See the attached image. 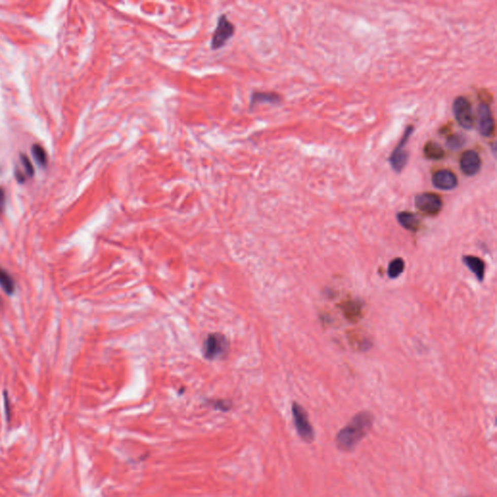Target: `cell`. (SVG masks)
I'll list each match as a JSON object with an SVG mask.
<instances>
[{
	"instance_id": "cell-10",
	"label": "cell",
	"mask_w": 497,
	"mask_h": 497,
	"mask_svg": "<svg viewBox=\"0 0 497 497\" xmlns=\"http://www.w3.org/2000/svg\"><path fill=\"white\" fill-rule=\"evenodd\" d=\"M432 184L436 188L451 190L457 186V178L450 170H439L432 177Z\"/></svg>"
},
{
	"instance_id": "cell-3",
	"label": "cell",
	"mask_w": 497,
	"mask_h": 497,
	"mask_svg": "<svg viewBox=\"0 0 497 497\" xmlns=\"http://www.w3.org/2000/svg\"><path fill=\"white\" fill-rule=\"evenodd\" d=\"M227 349L228 341L221 333H212L203 343V354L210 360L221 357L226 354Z\"/></svg>"
},
{
	"instance_id": "cell-24",
	"label": "cell",
	"mask_w": 497,
	"mask_h": 497,
	"mask_svg": "<svg viewBox=\"0 0 497 497\" xmlns=\"http://www.w3.org/2000/svg\"><path fill=\"white\" fill-rule=\"evenodd\" d=\"M459 497H475V496H459Z\"/></svg>"
},
{
	"instance_id": "cell-6",
	"label": "cell",
	"mask_w": 497,
	"mask_h": 497,
	"mask_svg": "<svg viewBox=\"0 0 497 497\" xmlns=\"http://www.w3.org/2000/svg\"><path fill=\"white\" fill-rule=\"evenodd\" d=\"M415 206L423 215L436 216L442 210V198L432 192L420 193L415 197Z\"/></svg>"
},
{
	"instance_id": "cell-13",
	"label": "cell",
	"mask_w": 497,
	"mask_h": 497,
	"mask_svg": "<svg viewBox=\"0 0 497 497\" xmlns=\"http://www.w3.org/2000/svg\"><path fill=\"white\" fill-rule=\"evenodd\" d=\"M281 102V96L275 92H264V91H254L251 96V104L253 107L256 104H278Z\"/></svg>"
},
{
	"instance_id": "cell-7",
	"label": "cell",
	"mask_w": 497,
	"mask_h": 497,
	"mask_svg": "<svg viewBox=\"0 0 497 497\" xmlns=\"http://www.w3.org/2000/svg\"><path fill=\"white\" fill-rule=\"evenodd\" d=\"M412 132H413V126L409 125V126L406 127V129H405V132L403 134V137H402L401 141L398 143L397 146L394 149V151L392 152V154H391L390 157H389V163H390V165L392 167V169L395 172H397V173L401 172L403 170V168L406 166V163H407L408 155L405 152L404 148H405V145L407 143L409 137H410V135L412 134Z\"/></svg>"
},
{
	"instance_id": "cell-21",
	"label": "cell",
	"mask_w": 497,
	"mask_h": 497,
	"mask_svg": "<svg viewBox=\"0 0 497 497\" xmlns=\"http://www.w3.org/2000/svg\"><path fill=\"white\" fill-rule=\"evenodd\" d=\"M212 406L215 409H220L221 411H227L229 409L228 404H226L223 401H213Z\"/></svg>"
},
{
	"instance_id": "cell-9",
	"label": "cell",
	"mask_w": 497,
	"mask_h": 497,
	"mask_svg": "<svg viewBox=\"0 0 497 497\" xmlns=\"http://www.w3.org/2000/svg\"><path fill=\"white\" fill-rule=\"evenodd\" d=\"M460 169L466 176H474L476 175L482 166V160L480 158V155L476 153L475 151L469 150L464 152L461 157H460Z\"/></svg>"
},
{
	"instance_id": "cell-17",
	"label": "cell",
	"mask_w": 497,
	"mask_h": 497,
	"mask_svg": "<svg viewBox=\"0 0 497 497\" xmlns=\"http://www.w3.org/2000/svg\"><path fill=\"white\" fill-rule=\"evenodd\" d=\"M31 153L38 165L43 166V167L47 165V154L44 148L41 145L39 144L34 145L31 148Z\"/></svg>"
},
{
	"instance_id": "cell-4",
	"label": "cell",
	"mask_w": 497,
	"mask_h": 497,
	"mask_svg": "<svg viewBox=\"0 0 497 497\" xmlns=\"http://www.w3.org/2000/svg\"><path fill=\"white\" fill-rule=\"evenodd\" d=\"M234 32L235 26L233 25V23L227 19L225 15H221L217 22L214 34L212 35L211 48L213 50L221 49L234 35Z\"/></svg>"
},
{
	"instance_id": "cell-15",
	"label": "cell",
	"mask_w": 497,
	"mask_h": 497,
	"mask_svg": "<svg viewBox=\"0 0 497 497\" xmlns=\"http://www.w3.org/2000/svg\"><path fill=\"white\" fill-rule=\"evenodd\" d=\"M0 287L7 293L13 294L15 291V282L11 275L0 267Z\"/></svg>"
},
{
	"instance_id": "cell-25",
	"label": "cell",
	"mask_w": 497,
	"mask_h": 497,
	"mask_svg": "<svg viewBox=\"0 0 497 497\" xmlns=\"http://www.w3.org/2000/svg\"><path fill=\"white\" fill-rule=\"evenodd\" d=\"M0 304H1V299H0Z\"/></svg>"
},
{
	"instance_id": "cell-1",
	"label": "cell",
	"mask_w": 497,
	"mask_h": 497,
	"mask_svg": "<svg viewBox=\"0 0 497 497\" xmlns=\"http://www.w3.org/2000/svg\"><path fill=\"white\" fill-rule=\"evenodd\" d=\"M373 424L374 416L370 412L362 411L355 414L348 423L337 432L335 437L337 449L344 453L353 452L356 446L371 431Z\"/></svg>"
},
{
	"instance_id": "cell-23",
	"label": "cell",
	"mask_w": 497,
	"mask_h": 497,
	"mask_svg": "<svg viewBox=\"0 0 497 497\" xmlns=\"http://www.w3.org/2000/svg\"><path fill=\"white\" fill-rule=\"evenodd\" d=\"M4 400H5V409H6V414H7V419H10V405H9V398L7 397V393L5 392L4 394Z\"/></svg>"
},
{
	"instance_id": "cell-19",
	"label": "cell",
	"mask_w": 497,
	"mask_h": 497,
	"mask_svg": "<svg viewBox=\"0 0 497 497\" xmlns=\"http://www.w3.org/2000/svg\"><path fill=\"white\" fill-rule=\"evenodd\" d=\"M464 143H465V139H464L462 135H459V134L452 135L447 140V146L452 150H457V149L461 148Z\"/></svg>"
},
{
	"instance_id": "cell-2",
	"label": "cell",
	"mask_w": 497,
	"mask_h": 497,
	"mask_svg": "<svg viewBox=\"0 0 497 497\" xmlns=\"http://www.w3.org/2000/svg\"><path fill=\"white\" fill-rule=\"evenodd\" d=\"M291 414L295 430L301 440L307 444L314 442L316 433L306 410L297 402H293L291 406Z\"/></svg>"
},
{
	"instance_id": "cell-18",
	"label": "cell",
	"mask_w": 497,
	"mask_h": 497,
	"mask_svg": "<svg viewBox=\"0 0 497 497\" xmlns=\"http://www.w3.org/2000/svg\"><path fill=\"white\" fill-rule=\"evenodd\" d=\"M343 309L349 320H355L360 315L361 307L358 305L357 302H348L346 305H344Z\"/></svg>"
},
{
	"instance_id": "cell-8",
	"label": "cell",
	"mask_w": 497,
	"mask_h": 497,
	"mask_svg": "<svg viewBox=\"0 0 497 497\" xmlns=\"http://www.w3.org/2000/svg\"><path fill=\"white\" fill-rule=\"evenodd\" d=\"M478 129L484 137L491 136L494 131V121L486 103H481L478 107Z\"/></svg>"
},
{
	"instance_id": "cell-22",
	"label": "cell",
	"mask_w": 497,
	"mask_h": 497,
	"mask_svg": "<svg viewBox=\"0 0 497 497\" xmlns=\"http://www.w3.org/2000/svg\"><path fill=\"white\" fill-rule=\"evenodd\" d=\"M4 206H5V191L3 188H0V215L4 210Z\"/></svg>"
},
{
	"instance_id": "cell-20",
	"label": "cell",
	"mask_w": 497,
	"mask_h": 497,
	"mask_svg": "<svg viewBox=\"0 0 497 497\" xmlns=\"http://www.w3.org/2000/svg\"><path fill=\"white\" fill-rule=\"evenodd\" d=\"M21 161H22L25 174L28 177H32L34 175V167L31 161H30V159L26 155H21Z\"/></svg>"
},
{
	"instance_id": "cell-12",
	"label": "cell",
	"mask_w": 497,
	"mask_h": 497,
	"mask_svg": "<svg viewBox=\"0 0 497 497\" xmlns=\"http://www.w3.org/2000/svg\"><path fill=\"white\" fill-rule=\"evenodd\" d=\"M397 221L401 226L409 231H417L420 228V220L418 217L410 212H400L397 214Z\"/></svg>"
},
{
	"instance_id": "cell-14",
	"label": "cell",
	"mask_w": 497,
	"mask_h": 497,
	"mask_svg": "<svg viewBox=\"0 0 497 497\" xmlns=\"http://www.w3.org/2000/svg\"><path fill=\"white\" fill-rule=\"evenodd\" d=\"M423 153L426 158L432 160H439L444 157L445 152L439 144L435 142H428L425 145Z\"/></svg>"
},
{
	"instance_id": "cell-5",
	"label": "cell",
	"mask_w": 497,
	"mask_h": 497,
	"mask_svg": "<svg viewBox=\"0 0 497 497\" xmlns=\"http://www.w3.org/2000/svg\"><path fill=\"white\" fill-rule=\"evenodd\" d=\"M453 115L458 124L464 129H471L474 126L475 118L470 102L462 96L453 101Z\"/></svg>"
},
{
	"instance_id": "cell-11",
	"label": "cell",
	"mask_w": 497,
	"mask_h": 497,
	"mask_svg": "<svg viewBox=\"0 0 497 497\" xmlns=\"http://www.w3.org/2000/svg\"><path fill=\"white\" fill-rule=\"evenodd\" d=\"M464 264L469 268V270L475 274L479 282H482L485 276V262L474 255H464L462 257Z\"/></svg>"
},
{
	"instance_id": "cell-16",
	"label": "cell",
	"mask_w": 497,
	"mask_h": 497,
	"mask_svg": "<svg viewBox=\"0 0 497 497\" xmlns=\"http://www.w3.org/2000/svg\"><path fill=\"white\" fill-rule=\"evenodd\" d=\"M404 267H405V262L402 258H394L388 264L387 275L391 279H395L404 271Z\"/></svg>"
}]
</instances>
